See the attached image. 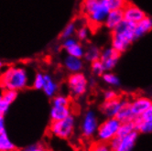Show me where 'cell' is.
<instances>
[{
	"instance_id": "4fadbf2b",
	"label": "cell",
	"mask_w": 152,
	"mask_h": 151,
	"mask_svg": "<svg viewBox=\"0 0 152 151\" xmlns=\"http://www.w3.org/2000/svg\"><path fill=\"white\" fill-rule=\"evenodd\" d=\"M152 104V100L148 97L140 96L134 99L132 102H130V109L135 118L140 116L144 112H146L149 106Z\"/></svg>"
},
{
	"instance_id": "5bb4252c",
	"label": "cell",
	"mask_w": 152,
	"mask_h": 151,
	"mask_svg": "<svg viewBox=\"0 0 152 151\" xmlns=\"http://www.w3.org/2000/svg\"><path fill=\"white\" fill-rule=\"evenodd\" d=\"M123 13L124 19L133 23H137L140 20H142L145 17H147L142 9H140L137 6L131 4H127L125 7V8L123 9Z\"/></svg>"
},
{
	"instance_id": "484cf974",
	"label": "cell",
	"mask_w": 152,
	"mask_h": 151,
	"mask_svg": "<svg viewBox=\"0 0 152 151\" xmlns=\"http://www.w3.org/2000/svg\"><path fill=\"white\" fill-rule=\"evenodd\" d=\"M102 77H103L104 82L105 83H107V84H109L110 86H114V87H118V86H120V84H121L120 79H119L117 75H115V73L105 71L102 75Z\"/></svg>"
},
{
	"instance_id": "e575fe53",
	"label": "cell",
	"mask_w": 152,
	"mask_h": 151,
	"mask_svg": "<svg viewBox=\"0 0 152 151\" xmlns=\"http://www.w3.org/2000/svg\"><path fill=\"white\" fill-rule=\"evenodd\" d=\"M20 151H46V149L40 145H33V146H29Z\"/></svg>"
},
{
	"instance_id": "836d02e7",
	"label": "cell",
	"mask_w": 152,
	"mask_h": 151,
	"mask_svg": "<svg viewBox=\"0 0 152 151\" xmlns=\"http://www.w3.org/2000/svg\"><path fill=\"white\" fill-rule=\"evenodd\" d=\"M9 107H10V104H8L7 103H6L5 101L1 99V101H0V115H5L7 113Z\"/></svg>"
},
{
	"instance_id": "277c9868",
	"label": "cell",
	"mask_w": 152,
	"mask_h": 151,
	"mask_svg": "<svg viewBox=\"0 0 152 151\" xmlns=\"http://www.w3.org/2000/svg\"><path fill=\"white\" fill-rule=\"evenodd\" d=\"M75 129V118L72 115L60 121H52L50 125L49 131L51 135L61 139L70 138Z\"/></svg>"
},
{
	"instance_id": "44dd1931",
	"label": "cell",
	"mask_w": 152,
	"mask_h": 151,
	"mask_svg": "<svg viewBox=\"0 0 152 151\" xmlns=\"http://www.w3.org/2000/svg\"><path fill=\"white\" fill-rule=\"evenodd\" d=\"M0 151H16V146L5 131L0 134Z\"/></svg>"
},
{
	"instance_id": "8fae6325",
	"label": "cell",
	"mask_w": 152,
	"mask_h": 151,
	"mask_svg": "<svg viewBox=\"0 0 152 151\" xmlns=\"http://www.w3.org/2000/svg\"><path fill=\"white\" fill-rule=\"evenodd\" d=\"M62 48L68 55L82 59L83 58L85 50L77 39L72 37L62 40Z\"/></svg>"
},
{
	"instance_id": "52a82bcc",
	"label": "cell",
	"mask_w": 152,
	"mask_h": 151,
	"mask_svg": "<svg viewBox=\"0 0 152 151\" xmlns=\"http://www.w3.org/2000/svg\"><path fill=\"white\" fill-rule=\"evenodd\" d=\"M138 138V132L134 131L125 136H115L109 142L113 151H132Z\"/></svg>"
},
{
	"instance_id": "6da1fadb",
	"label": "cell",
	"mask_w": 152,
	"mask_h": 151,
	"mask_svg": "<svg viewBox=\"0 0 152 151\" xmlns=\"http://www.w3.org/2000/svg\"><path fill=\"white\" fill-rule=\"evenodd\" d=\"M135 28L136 23L124 19L116 28L111 30V47L120 53L125 52L136 40Z\"/></svg>"
},
{
	"instance_id": "e0dca14e",
	"label": "cell",
	"mask_w": 152,
	"mask_h": 151,
	"mask_svg": "<svg viewBox=\"0 0 152 151\" xmlns=\"http://www.w3.org/2000/svg\"><path fill=\"white\" fill-rule=\"evenodd\" d=\"M152 30V18L149 17H145L142 20L136 23L135 28V38L136 40L143 37L149 31Z\"/></svg>"
},
{
	"instance_id": "d4e9b609",
	"label": "cell",
	"mask_w": 152,
	"mask_h": 151,
	"mask_svg": "<svg viewBox=\"0 0 152 151\" xmlns=\"http://www.w3.org/2000/svg\"><path fill=\"white\" fill-rule=\"evenodd\" d=\"M71 99L70 97L64 94H56L51 98L52 106H70Z\"/></svg>"
},
{
	"instance_id": "d590c367",
	"label": "cell",
	"mask_w": 152,
	"mask_h": 151,
	"mask_svg": "<svg viewBox=\"0 0 152 151\" xmlns=\"http://www.w3.org/2000/svg\"><path fill=\"white\" fill-rule=\"evenodd\" d=\"M5 115H0V134L6 131V125H5Z\"/></svg>"
},
{
	"instance_id": "1f68e13d",
	"label": "cell",
	"mask_w": 152,
	"mask_h": 151,
	"mask_svg": "<svg viewBox=\"0 0 152 151\" xmlns=\"http://www.w3.org/2000/svg\"><path fill=\"white\" fill-rule=\"evenodd\" d=\"M75 34H76V39H77L79 41H84L88 38L89 30L85 26H83V27H80L79 28H77Z\"/></svg>"
},
{
	"instance_id": "5b68a950",
	"label": "cell",
	"mask_w": 152,
	"mask_h": 151,
	"mask_svg": "<svg viewBox=\"0 0 152 151\" xmlns=\"http://www.w3.org/2000/svg\"><path fill=\"white\" fill-rule=\"evenodd\" d=\"M120 124L121 122L116 117L106 118L103 123L99 125L97 129L95 135L97 141L109 143L113 138L116 136Z\"/></svg>"
},
{
	"instance_id": "2e32d148",
	"label": "cell",
	"mask_w": 152,
	"mask_h": 151,
	"mask_svg": "<svg viewBox=\"0 0 152 151\" xmlns=\"http://www.w3.org/2000/svg\"><path fill=\"white\" fill-rule=\"evenodd\" d=\"M63 65L71 73L81 72L83 69V61L82 58L67 55L63 60Z\"/></svg>"
},
{
	"instance_id": "d6a6232c",
	"label": "cell",
	"mask_w": 152,
	"mask_h": 151,
	"mask_svg": "<svg viewBox=\"0 0 152 151\" xmlns=\"http://www.w3.org/2000/svg\"><path fill=\"white\" fill-rule=\"evenodd\" d=\"M118 94L114 90H107L104 93V101H108V100H113V99H115L117 98Z\"/></svg>"
},
{
	"instance_id": "8992f818",
	"label": "cell",
	"mask_w": 152,
	"mask_h": 151,
	"mask_svg": "<svg viewBox=\"0 0 152 151\" xmlns=\"http://www.w3.org/2000/svg\"><path fill=\"white\" fill-rule=\"evenodd\" d=\"M67 85L71 95L79 98L87 92L88 80L83 72L71 73L67 79Z\"/></svg>"
},
{
	"instance_id": "4316f807",
	"label": "cell",
	"mask_w": 152,
	"mask_h": 151,
	"mask_svg": "<svg viewBox=\"0 0 152 151\" xmlns=\"http://www.w3.org/2000/svg\"><path fill=\"white\" fill-rule=\"evenodd\" d=\"M18 94V91L4 89L3 93H2V100L5 101L6 103H7L8 104L11 105L15 102V100L17 99Z\"/></svg>"
},
{
	"instance_id": "8d00e7d4",
	"label": "cell",
	"mask_w": 152,
	"mask_h": 151,
	"mask_svg": "<svg viewBox=\"0 0 152 151\" xmlns=\"http://www.w3.org/2000/svg\"><path fill=\"white\" fill-rule=\"evenodd\" d=\"M3 88L0 86V101H1V99H2V93H3Z\"/></svg>"
},
{
	"instance_id": "3957f363",
	"label": "cell",
	"mask_w": 152,
	"mask_h": 151,
	"mask_svg": "<svg viewBox=\"0 0 152 151\" xmlns=\"http://www.w3.org/2000/svg\"><path fill=\"white\" fill-rule=\"evenodd\" d=\"M82 9L83 14L95 25L104 24L108 13L110 12L104 0H83Z\"/></svg>"
},
{
	"instance_id": "30bf717a",
	"label": "cell",
	"mask_w": 152,
	"mask_h": 151,
	"mask_svg": "<svg viewBox=\"0 0 152 151\" xmlns=\"http://www.w3.org/2000/svg\"><path fill=\"white\" fill-rule=\"evenodd\" d=\"M136 131L138 134H150L152 133V104L149 108L140 116L134 119Z\"/></svg>"
},
{
	"instance_id": "cb8c5ba5",
	"label": "cell",
	"mask_w": 152,
	"mask_h": 151,
	"mask_svg": "<svg viewBox=\"0 0 152 151\" xmlns=\"http://www.w3.org/2000/svg\"><path fill=\"white\" fill-rule=\"evenodd\" d=\"M76 30H77V26H76V23L72 21V22L68 23L63 28V30L61 31V33L60 35V39L61 40H64L66 39L72 38L73 37V35L76 33Z\"/></svg>"
},
{
	"instance_id": "4dcf8cb0",
	"label": "cell",
	"mask_w": 152,
	"mask_h": 151,
	"mask_svg": "<svg viewBox=\"0 0 152 151\" xmlns=\"http://www.w3.org/2000/svg\"><path fill=\"white\" fill-rule=\"evenodd\" d=\"M43 84H44V74L43 73H37L32 81V87L35 90H42Z\"/></svg>"
},
{
	"instance_id": "7c38bea8",
	"label": "cell",
	"mask_w": 152,
	"mask_h": 151,
	"mask_svg": "<svg viewBox=\"0 0 152 151\" xmlns=\"http://www.w3.org/2000/svg\"><path fill=\"white\" fill-rule=\"evenodd\" d=\"M122 105H123V100L117 97V98L113 100L104 101V103L100 106V111L107 118L115 117L118 112L120 111Z\"/></svg>"
},
{
	"instance_id": "d6986e66",
	"label": "cell",
	"mask_w": 152,
	"mask_h": 151,
	"mask_svg": "<svg viewBox=\"0 0 152 151\" xmlns=\"http://www.w3.org/2000/svg\"><path fill=\"white\" fill-rule=\"evenodd\" d=\"M59 89L58 83L55 82L50 74H44V84H43L42 91L49 98H52L54 95L57 94Z\"/></svg>"
},
{
	"instance_id": "74e56055",
	"label": "cell",
	"mask_w": 152,
	"mask_h": 151,
	"mask_svg": "<svg viewBox=\"0 0 152 151\" xmlns=\"http://www.w3.org/2000/svg\"><path fill=\"white\" fill-rule=\"evenodd\" d=\"M4 65H5V64H4V62H3L2 61H0V71L2 70V68L4 67Z\"/></svg>"
},
{
	"instance_id": "ac0fdd59",
	"label": "cell",
	"mask_w": 152,
	"mask_h": 151,
	"mask_svg": "<svg viewBox=\"0 0 152 151\" xmlns=\"http://www.w3.org/2000/svg\"><path fill=\"white\" fill-rule=\"evenodd\" d=\"M72 115V110L70 106H52L50 108V116L52 121H60L65 119L66 117Z\"/></svg>"
},
{
	"instance_id": "ba28073f",
	"label": "cell",
	"mask_w": 152,
	"mask_h": 151,
	"mask_svg": "<svg viewBox=\"0 0 152 151\" xmlns=\"http://www.w3.org/2000/svg\"><path fill=\"white\" fill-rule=\"evenodd\" d=\"M98 126L99 123L95 113L92 110L86 112L81 124V132L83 136L85 138L94 137L96 135Z\"/></svg>"
},
{
	"instance_id": "7a4b0ae2",
	"label": "cell",
	"mask_w": 152,
	"mask_h": 151,
	"mask_svg": "<svg viewBox=\"0 0 152 151\" xmlns=\"http://www.w3.org/2000/svg\"><path fill=\"white\" fill-rule=\"evenodd\" d=\"M29 84L28 71L23 67L11 66L0 75V86L3 89L21 91Z\"/></svg>"
},
{
	"instance_id": "603a6c76",
	"label": "cell",
	"mask_w": 152,
	"mask_h": 151,
	"mask_svg": "<svg viewBox=\"0 0 152 151\" xmlns=\"http://www.w3.org/2000/svg\"><path fill=\"white\" fill-rule=\"evenodd\" d=\"M136 131L135 127V123L134 121H128V122H122L119 126L118 132H117V136H125L130 133Z\"/></svg>"
},
{
	"instance_id": "83f0119b",
	"label": "cell",
	"mask_w": 152,
	"mask_h": 151,
	"mask_svg": "<svg viewBox=\"0 0 152 151\" xmlns=\"http://www.w3.org/2000/svg\"><path fill=\"white\" fill-rule=\"evenodd\" d=\"M104 2L110 10L124 9L125 7L128 4L126 0H104Z\"/></svg>"
},
{
	"instance_id": "9c48e42d",
	"label": "cell",
	"mask_w": 152,
	"mask_h": 151,
	"mask_svg": "<svg viewBox=\"0 0 152 151\" xmlns=\"http://www.w3.org/2000/svg\"><path fill=\"white\" fill-rule=\"evenodd\" d=\"M121 53L115 50L113 47L106 48L101 51L100 61L103 63L105 71H110L115 68L120 59Z\"/></svg>"
},
{
	"instance_id": "f546056e",
	"label": "cell",
	"mask_w": 152,
	"mask_h": 151,
	"mask_svg": "<svg viewBox=\"0 0 152 151\" xmlns=\"http://www.w3.org/2000/svg\"><path fill=\"white\" fill-rule=\"evenodd\" d=\"M91 69L94 74L97 75V76H100V75H103L105 72L104 67L103 65V63L101 62L100 60L94 61L93 62H91Z\"/></svg>"
},
{
	"instance_id": "f1b7e54d",
	"label": "cell",
	"mask_w": 152,
	"mask_h": 151,
	"mask_svg": "<svg viewBox=\"0 0 152 151\" xmlns=\"http://www.w3.org/2000/svg\"><path fill=\"white\" fill-rule=\"evenodd\" d=\"M89 151H113V149L111 148L109 143L97 141L90 147Z\"/></svg>"
},
{
	"instance_id": "9a60e30c",
	"label": "cell",
	"mask_w": 152,
	"mask_h": 151,
	"mask_svg": "<svg viewBox=\"0 0 152 151\" xmlns=\"http://www.w3.org/2000/svg\"><path fill=\"white\" fill-rule=\"evenodd\" d=\"M123 20H124L123 9L110 10V12L108 13L104 24L108 29L113 30L115 28H116L119 24H120Z\"/></svg>"
},
{
	"instance_id": "7402d4cb",
	"label": "cell",
	"mask_w": 152,
	"mask_h": 151,
	"mask_svg": "<svg viewBox=\"0 0 152 151\" xmlns=\"http://www.w3.org/2000/svg\"><path fill=\"white\" fill-rule=\"evenodd\" d=\"M100 56H101V50L96 46H90L85 50L83 58L85 59V61L93 62L94 61L100 60Z\"/></svg>"
},
{
	"instance_id": "ffe728a7",
	"label": "cell",
	"mask_w": 152,
	"mask_h": 151,
	"mask_svg": "<svg viewBox=\"0 0 152 151\" xmlns=\"http://www.w3.org/2000/svg\"><path fill=\"white\" fill-rule=\"evenodd\" d=\"M115 117L121 123L128 122V121H134L135 117L131 112V109H130V102L128 100H123V105Z\"/></svg>"
}]
</instances>
